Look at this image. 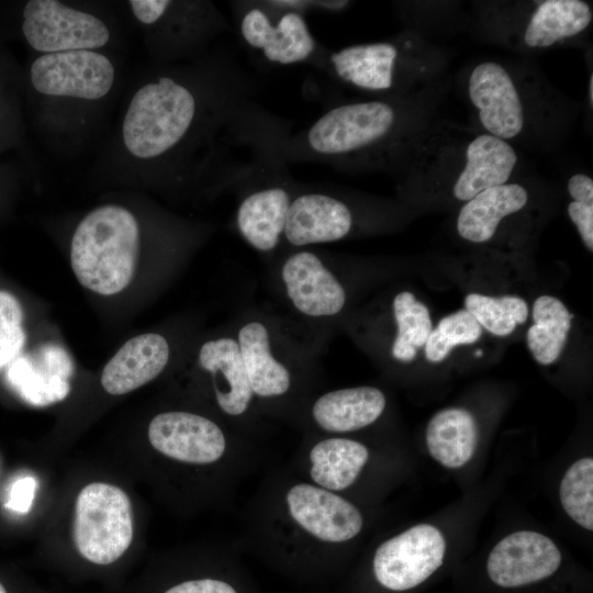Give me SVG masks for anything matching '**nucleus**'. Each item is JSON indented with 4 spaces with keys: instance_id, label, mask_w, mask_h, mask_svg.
I'll return each mask as SVG.
<instances>
[{
    "instance_id": "f257e3e1",
    "label": "nucleus",
    "mask_w": 593,
    "mask_h": 593,
    "mask_svg": "<svg viewBox=\"0 0 593 593\" xmlns=\"http://www.w3.org/2000/svg\"><path fill=\"white\" fill-rule=\"evenodd\" d=\"M405 115L395 101L338 103L281 145L288 163L312 161L336 168L389 165L398 157Z\"/></svg>"
},
{
    "instance_id": "f03ea898",
    "label": "nucleus",
    "mask_w": 593,
    "mask_h": 593,
    "mask_svg": "<svg viewBox=\"0 0 593 593\" xmlns=\"http://www.w3.org/2000/svg\"><path fill=\"white\" fill-rule=\"evenodd\" d=\"M139 230L134 215L119 205H103L77 226L70 246L72 271L80 284L112 295L132 281L138 256Z\"/></svg>"
},
{
    "instance_id": "7ed1b4c3",
    "label": "nucleus",
    "mask_w": 593,
    "mask_h": 593,
    "mask_svg": "<svg viewBox=\"0 0 593 593\" xmlns=\"http://www.w3.org/2000/svg\"><path fill=\"white\" fill-rule=\"evenodd\" d=\"M199 116L198 93L182 81L161 76L134 94L123 122L125 146L142 159L160 157L190 136Z\"/></svg>"
},
{
    "instance_id": "20e7f679",
    "label": "nucleus",
    "mask_w": 593,
    "mask_h": 593,
    "mask_svg": "<svg viewBox=\"0 0 593 593\" xmlns=\"http://www.w3.org/2000/svg\"><path fill=\"white\" fill-rule=\"evenodd\" d=\"M233 12L244 44L267 63L324 68L328 51L318 44L304 14L279 7L273 0L235 1Z\"/></svg>"
},
{
    "instance_id": "39448f33",
    "label": "nucleus",
    "mask_w": 593,
    "mask_h": 593,
    "mask_svg": "<svg viewBox=\"0 0 593 593\" xmlns=\"http://www.w3.org/2000/svg\"><path fill=\"white\" fill-rule=\"evenodd\" d=\"M238 188L243 192L236 211L238 233L258 251L275 250L283 239L289 206L299 188L282 152L261 163Z\"/></svg>"
},
{
    "instance_id": "423d86ee",
    "label": "nucleus",
    "mask_w": 593,
    "mask_h": 593,
    "mask_svg": "<svg viewBox=\"0 0 593 593\" xmlns=\"http://www.w3.org/2000/svg\"><path fill=\"white\" fill-rule=\"evenodd\" d=\"M133 513L127 494L120 488L93 482L78 494L74 541L78 552L96 564H110L130 547Z\"/></svg>"
},
{
    "instance_id": "0eeeda50",
    "label": "nucleus",
    "mask_w": 593,
    "mask_h": 593,
    "mask_svg": "<svg viewBox=\"0 0 593 593\" xmlns=\"http://www.w3.org/2000/svg\"><path fill=\"white\" fill-rule=\"evenodd\" d=\"M280 506L283 525L305 542L344 544L362 529L363 518L357 506L310 481L290 484L282 493Z\"/></svg>"
},
{
    "instance_id": "6e6552de",
    "label": "nucleus",
    "mask_w": 593,
    "mask_h": 593,
    "mask_svg": "<svg viewBox=\"0 0 593 593\" xmlns=\"http://www.w3.org/2000/svg\"><path fill=\"white\" fill-rule=\"evenodd\" d=\"M445 551V538L435 526L416 525L377 548L372 561L373 573L388 590H410L441 566Z\"/></svg>"
},
{
    "instance_id": "1a4fd4ad",
    "label": "nucleus",
    "mask_w": 593,
    "mask_h": 593,
    "mask_svg": "<svg viewBox=\"0 0 593 593\" xmlns=\"http://www.w3.org/2000/svg\"><path fill=\"white\" fill-rule=\"evenodd\" d=\"M22 31L34 49L46 54L98 48L110 37L94 15L56 0H31L23 10Z\"/></svg>"
},
{
    "instance_id": "9d476101",
    "label": "nucleus",
    "mask_w": 593,
    "mask_h": 593,
    "mask_svg": "<svg viewBox=\"0 0 593 593\" xmlns=\"http://www.w3.org/2000/svg\"><path fill=\"white\" fill-rule=\"evenodd\" d=\"M31 82L43 94L96 100L114 81V68L104 55L90 49L40 56L31 66Z\"/></svg>"
},
{
    "instance_id": "9b49d317",
    "label": "nucleus",
    "mask_w": 593,
    "mask_h": 593,
    "mask_svg": "<svg viewBox=\"0 0 593 593\" xmlns=\"http://www.w3.org/2000/svg\"><path fill=\"white\" fill-rule=\"evenodd\" d=\"M148 440L163 456L188 465H213L224 458L227 438L212 419L184 411L156 415L148 425Z\"/></svg>"
},
{
    "instance_id": "f8f14e48",
    "label": "nucleus",
    "mask_w": 593,
    "mask_h": 593,
    "mask_svg": "<svg viewBox=\"0 0 593 593\" xmlns=\"http://www.w3.org/2000/svg\"><path fill=\"white\" fill-rule=\"evenodd\" d=\"M468 94L488 134L507 142L522 133L525 125L523 102L503 65L495 61L477 65L469 76Z\"/></svg>"
},
{
    "instance_id": "ddd939ff",
    "label": "nucleus",
    "mask_w": 593,
    "mask_h": 593,
    "mask_svg": "<svg viewBox=\"0 0 593 593\" xmlns=\"http://www.w3.org/2000/svg\"><path fill=\"white\" fill-rule=\"evenodd\" d=\"M561 553L547 536L522 530L507 535L489 555L490 579L502 588H515L540 581L559 568Z\"/></svg>"
},
{
    "instance_id": "4468645a",
    "label": "nucleus",
    "mask_w": 593,
    "mask_h": 593,
    "mask_svg": "<svg viewBox=\"0 0 593 593\" xmlns=\"http://www.w3.org/2000/svg\"><path fill=\"white\" fill-rule=\"evenodd\" d=\"M354 214L342 199L321 190L298 188L289 211L283 239L294 247L332 243L353 230Z\"/></svg>"
},
{
    "instance_id": "2eb2a0df",
    "label": "nucleus",
    "mask_w": 593,
    "mask_h": 593,
    "mask_svg": "<svg viewBox=\"0 0 593 593\" xmlns=\"http://www.w3.org/2000/svg\"><path fill=\"white\" fill-rule=\"evenodd\" d=\"M402 59L400 43L381 41L328 52L324 69L359 90L389 93L399 86Z\"/></svg>"
},
{
    "instance_id": "dca6fc26",
    "label": "nucleus",
    "mask_w": 593,
    "mask_h": 593,
    "mask_svg": "<svg viewBox=\"0 0 593 593\" xmlns=\"http://www.w3.org/2000/svg\"><path fill=\"white\" fill-rule=\"evenodd\" d=\"M74 362L63 347L47 343L19 355L7 371L12 389L26 403L47 406L63 401L70 391Z\"/></svg>"
},
{
    "instance_id": "f3484780",
    "label": "nucleus",
    "mask_w": 593,
    "mask_h": 593,
    "mask_svg": "<svg viewBox=\"0 0 593 593\" xmlns=\"http://www.w3.org/2000/svg\"><path fill=\"white\" fill-rule=\"evenodd\" d=\"M281 279L294 309L309 317L336 315L346 303L343 286L313 251L299 250L288 256Z\"/></svg>"
},
{
    "instance_id": "a211bd4d",
    "label": "nucleus",
    "mask_w": 593,
    "mask_h": 593,
    "mask_svg": "<svg viewBox=\"0 0 593 593\" xmlns=\"http://www.w3.org/2000/svg\"><path fill=\"white\" fill-rule=\"evenodd\" d=\"M517 160L506 141L488 133L474 135L467 143L463 168L452 183L454 197L467 202L489 188L506 183Z\"/></svg>"
},
{
    "instance_id": "6ab92c4d",
    "label": "nucleus",
    "mask_w": 593,
    "mask_h": 593,
    "mask_svg": "<svg viewBox=\"0 0 593 593\" xmlns=\"http://www.w3.org/2000/svg\"><path fill=\"white\" fill-rule=\"evenodd\" d=\"M165 337L146 333L127 340L109 360L101 374V385L112 395L128 393L155 379L169 359Z\"/></svg>"
},
{
    "instance_id": "aec40b11",
    "label": "nucleus",
    "mask_w": 593,
    "mask_h": 593,
    "mask_svg": "<svg viewBox=\"0 0 593 593\" xmlns=\"http://www.w3.org/2000/svg\"><path fill=\"white\" fill-rule=\"evenodd\" d=\"M198 359L200 367L211 377L220 410L232 417L245 414L255 396L237 340L232 337L208 340L201 346Z\"/></svg>"
},
{
    "instance_id": "412c9836",
    "label": "nucleus",
    "mask_w": 593,
    "mask_h": 593,
    "mask_svg": "<svg viewBox=\"0 0 593 593\" xmlns=\"http://www.w3.org/2000/svg\"><path fill=\"white\" fill-rule=\"evenodd\" d=\"M385 403L383 392L377 388H345L318 396L312 405L311 415L322 430L344 434L374 423L383 413Z\"/></svg>"
},
{
    "instance_id": "4be33fe9",
    "label": "nucleus",
    "mask_w": 593,
    "mask_h": 593,
    "mask_svg": "<svg viewBox=\"0 0 593 593\" xmlns=\"http://www.w3.org/2000/svg\"><path fill=\"white\" fill-rule=\"evenodd\" d=\"M270 339L258 321L244 324L236 338L250 389L260 399L280 398L291 387L290 371L272 354Z\"/></svg>"
},
{
    "instance_id": "5701e85b",
    "label": "nucleus",
    "mask_w": 593,
    "mask_h": 593,
    "mask_svg": "<svg viewBox=\"0 0 593 593\" xmlns=\"http://www.w3.org/2000/svg\"><path fill=\"white\" fill-rule=\"evenodd\" d=\"M368 460V448L357 440L322 438L307 451L309 481L339 494L358 479Z\"/></svg>"
},
{
    "instance_id": "b1692460",
    "label": "nucleus",
    "mask_w": 593,
    "mask_h": 593,
    "mask_svg": "<svg viewBox=\"0 0 593 593\" xmlns=\"http://www.w3.org/2000/svg\"><path fill=\"white\" fill-rule=\"evenodd\" d=\"M528 202L527 190L516 182L489 188L461 208L457 219L459 235L472 243L493 237L501 221L521 211Z\"/></svg>"
},
{
    "instance_id": "393cba45",
    "label": "nucleus",
    "mask_w": 593,
    "mask_h": 593,
    "mask_svg": "<svg viewBox=\"0 0 593 593\" xmlns=\"http://www.w3.org/2000/svg\"><path fill=\"white\" fill-rule=\"evenodd\" d=\"M592 9L582 0H545L530 14L523 33L526 46L546 48L582 33L592 21Z\"/></svg>"
},
{
    "instance_id": "a878e982",
    "label": "nucleus",
    "mask_w": 593,
    "mask_h": 593,
    "mask_svg": "<svg viewBox=\"0 0 593 593\" xmlns=\"http://www.w3.org/2000/svg\"><path fill=\"white\" fill-rule=\"evenodd\" d=\"M477 435L475 421L467 410L445 409L436 413L427 425V448L444 467L460 468L472 458Z\"/></svg>"
},
{
    "instance_id": "bb28decb",
    "label": "nucleus",
    "mask_w": 593,
    "mask_h": 593,
    "mask_svg": "<svg viewBox=\"0 0 593 593\" xmlns=\"http://www.w3.org/2000/svg\"><path fill=\"white\" fill-rule=\"evenodd\" d=\"M572 315L557 298L541 295L533 305L534 324L527 331L528 348L541 365L555 362L561 355L571 328Z\"/></svg>"
},
{
    "instance_id": "cd10ccee",
    "label": "nucleus",
    "mask_w": 593,
    "mask_h": 593,
    "mask_svg": "<svg viewBox=\"0 0 593 593\" xmlns=\"http://www.w3.org/2000/svg\"><path fill=\"white\" fill-rule=\"evenodd\" d=\"M393 313L398 333L392 345V355L396 360L410 362L432 332L429 311L413 293L403 291L393 300Z\"/></svg>"
},
{
    "instance_id": "c85d7f7f",
    "label": "nucleus",
    "mask_w": 593,
    "mask_h": 593,
    "mask_svg": "<svg viewBox=\"0 0 593 593\" xmlns=\"http://www.w3.org/2000/svg\"><path fill=\"white\" fill-rule=\"evenodd\" d=\"M465 305L481 327L496 336L510 335L528 316L526 302L514 295L494 298L470 293L465 299Z\"/></svg>"
},
{
    "instance_id": "c756f323",
    "label": "nucleus",
    "mask_w": 593,
    "mask_h": 593,
    "mask_svg": "<svg viewBox=\"0 0 593 593\" xmlns=\"http://www.w3.org/2000/svg\"><path fill=\"white\" fill-rule=\"evenodd\" d=\"M560 502L580 526L593 529V459L582 458L569 467L560 483Z\"/></svg>"
},
{
    "instance_id": "7c9ffc66",
    "label": "nucleus",
    "mask_w": 593,
    "mask_h": 593,
    "mask_svg": "<svg viewBox=\"0 0 593 593\" xmlns=\"http://www.w3.org/2000/svg\"><path fill=\"white\" fill-rule=\"evenodd\" d=\"M481 334L482 327L467 310L454 312L443 317L437 327L432 329L424 345L426 358L432 362H440L454 347L473 344Z\"/></svg>"
},
{
    "instance_id": "2f4dec72",
    "label": "nucleus",
    "mask_w": 593,
    "mask_h": 593,
    "mask_svg": "<svg viewBox=\"0 0 593 593\" xmlns=\"http://www.w3.org/2000/svg\"><path fill=\"white\" fill-rule=\"evenodd\" d=\"M35 489L36 481L33 477L18 479L11 485L5 507L16 513H27L33 503Z\"/></svg>"
},
{
    "instance_id": "473e14b6",
    "label": "nucleus",
    "mask_w": 593,
    "mask_h": 593,
    "mask_svg": "<svg viewBox=\"0 0 593 593\" xmlns=\"http://www.w3.org/2000/svg\"><path fill=\"white\" fill-rule=\"evenodd\" d=\"M279 7L306 15L310 12L337 13L346 10L351 2L347 0H273Z\"/></svg>"
},
{
    "instance_id": "72a5a7b5",
    "label": "nucleus",
    "mask_w": 593,
    "mask_h": 593,
    "mask_svg": "<svg viewBox=\"0 0 593 593\" xmlns=\"http://www.w3.org/2000/svg\"><path fill=\"white\" fill-rule=\"evenodd\" d=\"M568 214L575 225L583 243L589 250H593V204L571 201Z\"/></svg>"
},
{
    "instance_id": "f704fd0d",
    "label": "nucleus",
    "mask_w": 593,
    "mask_h": 593,
    "mask_svg": "<svg viewBox=\"0 0 593 593\" xmlns=\"http://www.w3.org/2000/svg\"><path fill=\"white\" fill-rule=\"evenodd\" d=\"M165 593H238L228 582L220 579H195L171 586Z\"/></svg>"
},
{
    "instance_id": "c9c22d12",
    "label": "nucleus",
    "mask_w": 593,
    "mask_h": 593,
    "mask_svg": "<svg viewBox=\"0 0 593 593\" xmlns=\"http://www.w3.org/2000/svg\"><path fill=\"white\" fill-rule=\"evenodd\" d=\"M24 343L25 333L22 326L0 328V369L20 355Z\"/></svg>"
},
{
    "instance_id": "e433bc0d",
    "label": "nucleus",
    "mask_w": 593,
    "mask_h": 593,
    "mask_svg": "<svg viewBox=\"0 0 593 593\" xmlns=\"http://www.w3.org/2000/svg\"><path fill=\"white\" fill-rule=\"evenodd\" d=\"M169 2L168 0H132L130 4L136 19L149 25L159 20Z\"/></svg>"
},
{
    "instance_id": "4c0bfd02",
    "label": "nucleus",
    "mask_w": 593,
    "mask_h": 593,
    "mask_svg": "<svg viewBox=\"0 0 593 593\" xmlns=\"http://www.w3.org/2000/svg\"><path fill=\"white\" fill-rule=\"evenodd\" d=\"M22 320L23 312L15 296L0 291V328L19 327Z\"/></svg>"
},
{
    "instance_id": "58836bf2",
    "label": "nucleus",
    "mask_w": 593,
    "mask_h": 593,
    "mask_svg": "<svg viewBox=\"0 0 593 593\" xmlns=\"http://www.w3.org/2000/svg\"><path fill=\"white\" fill-rule=\"evenodd\" d=\"M567 188L573 201L593 204V180L588 175L574 174L570 177Z\"/></svg>"
},
{
    "instance_id": "ea45409f",
    "label": "nucleus",
    "mask_w": 593,
    "mask_h": 593,
    "mask_svg": "<svg viewBox=\"0 0 593 593\" xmlns=\"http://www.w3.org/2000/svg\"><path fill=\"white\" fill-rule=\"evenodd\" d=\"M589 99H590V104L592 107L593 104V74H591L590 79H589Z\"/></svg>"
},
{
    "instance_id": "a19ab883",
    "label": "nucleus",
    "mask_w": 593,
    "mask_h": 593,
    "mask_svg": "<svg viewBox=\"0 0 593 593\" xmlns=\"http://www.w3.org/2000/svg\"><path fill=\"white\" fill-rule=\"evenodd\" d=\"M0 593H7L4 586L0 583Z\"/></svg>"
}]
</instances>
